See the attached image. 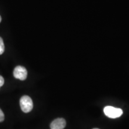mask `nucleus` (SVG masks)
<instances>
[{"label":"nucleus","instance_id":"f257e3e1","mask_svg":"<svg viewBox=\"0 0 129 129\" xmlns=\"http://www.w3.org/2000/svg\"><path fill=\"white\" fill-rule=\"evenodd\" d=\"M20 105L23 112H29L33 108V102L29 96H23L20 98Z\"/></svg>","mask_w":129,"mask_h":129},{"label":"nucleus","instance_id":"f03ea898","mask_svg":"<svg viewBox=\"0 0 129 129\" xmlns=\"http://www.w3.org/2000/svg\"><path fill=\"white\" fill-rule=\"evenodd\" d=\"M104 111L106 116L110 118H116L120 117L123 113L121 109L117 108L111 106H106L104 109Z\"/></svg>","mask_w":129,"mask_h":129},{"label":"nucleus","instance_id":"7ed1b4c3","mask_svg":"<svg viewBox=\"0 0 129 129\" xmlns=\"http://www.w3.org/2000/svg\"><path fill=\"white\" fill-rule=\"evenodd\" d=\"M27 75H28V72L25 67L22 66H17L14 69V77L21 81L25 80L27 78Z\"/></svg>","mask_w":129,"mask_h":129},{"label":"nucleus","instance_id":"20e7f679","mask_svg":"<svg viewBox=\"0 0 129 129\" xmlns=\"http://www.w3.org/2000/svg\"><path fill=\"white\" fill-rule=\"evenodd\" d=\"M67 125V122L63 118H57L50 124L51 129H63Z\"/></svg>","mask_w":129,"mask_h":129},{"label":"nucleus","instance_id":"39448f33","mask_svg":"<svg viewBox=\"0 0 129 129\" xmlns=\"http://www.w3.org/2000/svg\"><path fill=\"white\" fill-rule=\"evenodd\" d=\"M5 50V47L4 44V42H3V40L2 39L1 37H0V55L2 54L4 52Z\"/></svg>","mask_w":129,"mask_h":129},{"label":"nucleus","instance_id":"423d86ee","mask_svg":"<svg viewBox=\"0 0 129 129\" xmlns=\"http://www.w3.org/2000/svg\"><path fill=\"white\" fill-rule=\"evenodd\" d=\"M4 120V114L2 111V110L0 109V122L3 121Z\"/></svg>","mask_w":129,"mask_h":129},{"label":"nucleus","instance_id":"0eeeda50","mask_svg":"<svg viewBox=\"0 0 129 129\" xmlns=\"http://www.w3.org/2000/svg\"><path fill=\"white\" fill-rule=\"evenodd\" d=\"M4 78H3V77L2 76L0 75V87H1V86H3V85H4Z\"/></svg>","mask_w":129,"mask_h":129},{"label":"nucleus","instance_id":"6e6552de","mask_svg":"<svg viewBox=\"0 0 129 129\" xmlns=\"http://www.w3.org/2000/svg\"><path fill=\"white\" fill-rule=\"evenodd\" d=\"M1 22V16H0V22Z\"/></svg>","mask_w":129,"mask_h":129},{"label":"nucleus","instance_id":"1a4fd4ad","mask_svg":"<svg viewBox=\"0 0 129 129\" xmlns=\"http://www.w3.org/2000/svg\"><path fill=\"white\" fill-rule=\"evenodd\" d=\"M94 129H99V128H94Z\"/></svg>","mask_w":129,"mask_h":129}]
</instances>
